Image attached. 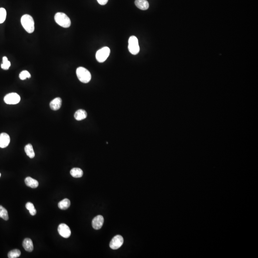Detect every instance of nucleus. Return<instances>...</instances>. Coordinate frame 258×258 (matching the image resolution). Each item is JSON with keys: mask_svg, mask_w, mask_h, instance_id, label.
I'll return each mask as SVG.
<instances>
[{"mask_svg": "<svg viewBox=\"0 0 258 258\" xmlns=\"http://www.w3.org/2000/svg\"><path fill=\"white\" fill-rule=\"evenodd\" d=\"M23 28L28 33H32L35 30V22L31 16L29 15H23L21 19Z\"/></svg>", "mask_w": 258, "mask_h": 258, "instance_id": "nucleus-1", "label": "nucleus"}, {"mask_svg": "<svg viewBox=\"0 0 258 258\" xmlns=\"http://www.w3.org/2000/svg\"><path fill=\"white\" fill-rule=\"evenodd\" d=\"M55 20L58 25L64 28H68L71 26L70 19L63 12H57L55 16Z\"/></svg>", "mask_w": 258, "mask_h": 258, "instance_id": "nucleus-2", "label": "nucleus"}, {"mask_svg": "<svg viewBox=\"0 0 258 258\" xmlns=\"http://www.w3.org/2000/svg\"><path fill=\"white\" fill-rule=\"evenodd\" d=\"M78 78L84 83H88L91 80V75L89 71L83 67H79L76 70Z\"/></svg>", "mask_w": 258, "mask_h": 258, "instance_id": "nucleus-3", "label": "nucleus"}, {"mask_svg": "<svg viewBox=\"0 0 258 258\" xmlns=\"http://www.w3.org/2000/svg\"><path fill=\"white\" fill-rule=\"evenodd\" d=\"M128 49L132 55H136L139 53L140 51L139 42L137 37L135 36H131L129 38Z\"/></svg>", "mask_w": 258, "mask_h": 258, "instance_id": "nucleus-4", "label": "nucleus"}, {"mask_svg": "<svg viewBox=\"0 0 258 258\" xmlns=\"http://www.w3.org/2000/svg\"><path fill=\"white\" fill-rule=\"evenodd\" d=\"M110 49L108 47H104L96 53V58L97 61L99 63H103L106 61L110 54Z\"/></svg>", "mask_w": 258, "mask_h": 258, "instance_id": "nucleus-5", "label": "nucleus"}, {"mask_svg": "<svg viewBox=\"0 0 258 258\" xmlns=\"http://www.w3.org/2000/svg\"><path fill=\"white\" fill-rule=\"evenodd\" d=\"M20 96L16 93L8 94L4 98V101L7 104H16L20 102Z\"/></svg>", "mask_w": 258, "mask_h": 258, "instance_id": "nucleus-6", "label": "nucleus"}, {"mask_svg": "<svg viewBox=\"0 0 258 258\" xmlns=\"http://www.w3.org/2000/svg\"><path fill=\"white\" fill-rule=\"evenodd\" d=\"M124 238L120 235H117L113 238L110 243V247L113 249L120 248L124 243Z\"/></svg>", "mask_w": 258, "mask_h": 258, "instance_id": "nucleus-7", "label": "nucleus"}, {"mask_svg": "<svg viewBox=\"0 0 258 258\" xmlns=\"http://www.w3.org/2000/svg\"><path fill=\"white\" fill-rule=\"evenodd\" d=\"M58 232L60 236L64 238H68L71 235V232L69 227L65 224H61L58 226Z\"/></svg>", "mask_w": 258, "mask_h": 258, "instance_id": "nucleus-8", "label": "nucleus"}, {"mask_svg": "<svg viewBox=\"0 0 258 258\" xmlns=\"http://www.w3.org/2000/svg\"><path fill=\"white\" fill-rule=\"evenodd\" d=\"M104 223V218L101 215H98L95 217L92 222V225L93 228L96 230L99 229L103 227Z\"/></svg>", "mask_w": 258, "mask_h": 258, "instance_id": "nucleus-9", "label": "nucleus"}, {"mask_svg": "<svg viewBox=\"0 0 258 258\" xmlns=\"http://www.w3.org/2000/svg\"><path fill=\"white\" fill-rule=\"evenodd\" d=\"M10 142V137L8 134L5 132L0 134V148H6Z\"/></svg>", "mask_w": 258, "mask_h": 258, "instance_id": "nucleus-10", "label": "nucleus"}, {"mask_svg": "<svg viewBox=\"0 0 258 258\" xmlns=\"http://www.w3.org/2000/svg\"><path fill=\"white\" fill-rule=\"evenodd\" d=\"M62 105V99L60 98H56L50 103V108L53 110H59Z\"/></svg>", "mask_w": 258, "mask_h": 258, "instance_id": "nucleus-11", "label": "nucleus"}, {"mask_svg": "<svg viewBox=\"0 0 258 258\" xmlns=\"http://www.w3.org/2000/svg\"><path fill=\"white\" fill-rule=\"evenodd\" d=\"M135 4L141 10H146L149 8V2L147 0H135Z\"/></svg>", "mask_w": 258, "mask_h": 258, "instance_id": "nucleus-12", "label": "nucleus"}, {"mask_svg": "<svg viewBox=\"0 0 258 258\" xmlns=\"http://www.w3.org/2000/svg\"><path fill=\"white\" fill-rule=\"evenodd\" d=\"M23 246L27 252H32L33 250V243L30 239H25L23 242Z\"/></svg>", "mask_w": 258, "mask_h": 258, "instance_id": "nucleus-13", "label": "nucleus"}, {"mask_svg": "<svg viewBox=\"0 0 258 258\" xmlns=\"http://www.w3.org/2000/svg\"><path fill=\"white\" fill-rule=\"evenodd\" d=\"M25 183L27 187L31 188H36L38 187V182L31 177H27L25 180Z\"/></svg>", "mask_w": 258, "mask_h": 258, "instance_id": "nucleus-14", "label": "nucleus"}, {"mask_svg": "<svg viewBox=\"0 0 258 258\" xmlns=\"http://www.w3.org/2000/svg\"><path fill=\"white\" fill-rule=\"evenodd\" d=\"M87 117V113L84 110H78L74 114V118L76 120H81L86 119Z\"/></svg>", "mask_w": 258, "mask_h": 258, "instance_id": "nucleus-15", "label": "nucleus"}, {"mask_svg": "<svg viewBox=\"0 0 258 258\" xmlns=\"http://www.w3.org/2000/svg\"><path fill=\"white\" fill-rule=\"evenodd\" d=\"M70 174L75 178H80L83 175V172L80 168H73L70 171Z\"/></svg>", "mask_w": 258, "mask_h": 258, "instance_id": "nucleus-16", "label": "nucleus"}, {"mask_svg": "<svg viewBox=\"0 0 258 258\" xmlns=\"http://www.w3.org/2000/svg\"><path fill=\"white\" fill-rule=\"evenodd\" d=\"M70 206V201L68 198H65L58 203V207L61 210H66Z\"/></svg>", "mask_w": 258, "mask_h": 258, "instance_id": "nucleus-17", "label": "nucleus"}, {"mask_svg": "<svg viewBox=\"0 0 258 258\" xmlns=\"http://www.w3.org/2000/svg\"><path fill=\"white\" fill-rule=\"evenodd\" d=\"M25 151L27 155L30 158H33L35 157V154L33 151L32 145L31 144H28L25 146Z\"/></svg>", "mask_w": 258, "mask_h": 258, "instance_id": "nucleus-18", "label": "nucleus"}, {"mask_svg": "<svg viewBox=\"0 0 258 258\" xmlns=\"http://www.w3.org/2000/svg\"><path fill=\"white\" fill-rule=\"evenodd\" d=\"M26 208L29 210L30 214L32 216H35L37 213V210L35 209L33 204L31 202H27L26 205Z\"/></svg>", "mask_w": 258, "mask_h": 258, "instance_id": "nucleus-19", "label": "nucleus"}, {"mask_svg": "<svg viewBox=\"0 0 258 258\" xmlns=\"http://www.w3.org/2000/svg\"><path fill=\"white\" fill-rule=\"evenodd\" d=\"M0 218L5 220H8L9 219L8 212L2 206H0Z\"/></svg>", "mask_w": 258, "mask_h": 258, "instance_id": "nucleus-20", "label": "nucleus"}, {"mask_svg": "<svg viewBox=\"0 0 258 258\" xmlns=\"http://www.w3.org/2000/svg\"><path fill=\"white\" fill-rule=\"evenodd\" d=\"M11 66V62L8 60L6 57H3L2 58V64H1V68L4 70H8Z\"/></svg>", "mask_w": 258, "mask_h": 258, "instance_id": "nucleus-21", "label": "nucleus"}, {"mask_svg": "<svg viewBox=\"0 0 258 258\" xmlns=\"http://www.w3.org/2000/svg\"><path fill=\"white\" fill-rule=\"evenodd\" d=\"M21 255V252L19 249H15L10 251L8 253V257L9 258H16Z\"/></svg>", "mask_w": 258, "mask_h": 258, "instance_id": "nucleus-22", "label": "nucleus"}, {"mask_svg": "<svg viewBox=\"0 0 258 258\" xmlns=\"http://www.w3.org/2000/svg\"><path fill=\"white\" fill-rule=\"evenodd\" d=\"M6 18V11L3 8H0V23H3Z\"/></svg>", "mask_w": 258, "mask_h": 258, "instance_id": "nucleus-23", "label": "nucleus"}, {"mask_svg": "<svg viewBox=\"0 0 258 258\" xmlns=\"http://www.w3.org/2000/svg\"><path fill=\"white\" fill-rule=\"evenodd\" d=\"M19 78L21 80H25L27 78H31V74L28 71L23 70L19 74Z\"/></svg>", "mask_w": 258, "mask_h": 258, "instance_id": "nucleus-24", "label": "nucleus"}, {"mask_svg": "<svg viewBox=\"0 0 258 258\" xmlns=\"http://www.w3.org/2000/svg\"><path fill=\"white\" fill-rule=\"evenodd\" d=\"M97 1L100 5H106L108 2V0H97Z\"/></svg>", "mask_w": 258, "mask_h": 258, "instance_id": "nucleus-25", "label": "nucleus"}, {"mask_svg": "<svg viewBox=\"0 0 258 258\" xmlns=\"http://www.w3.org/2000/svg\"><path fill=\"white\" fill-rule=\"evenodd\" d=\"M1 173H0V177H1Z\"/></svg>", "mask_w": 258, "mask_h": 258, "instance_id": "nucleus-26", "label": "nucleus"}]
</instances>
